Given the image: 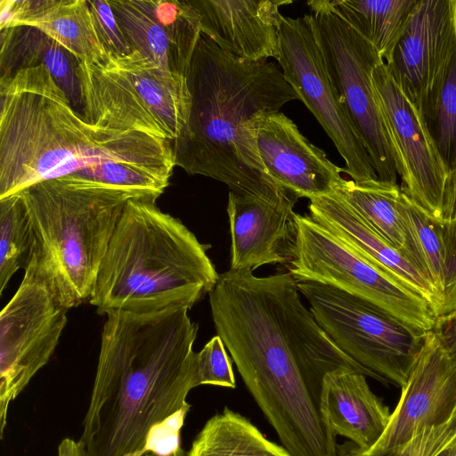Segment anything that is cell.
Segmentation results:
<instances>
[{"mask_svg": "<svg viewBox=\"0 0 456 456\" xmlns=\"http://www.w3.org/2000/svg\"><path fill=\"white\" fill-rule=\"evenodd\" d=\"M188 308L106 314L88 409L78 440L86 456L167 455L198 387V326Z\"/></svg>", "mask_w": 456, "mask_h": 456, "instance_id": "1", "label": "cell"}, {"mask_svg": "<svg viewBox=\"0 0 456 456\" xmlns=\"http://www.w3.org/2000/svg\"><path fill=\"white\" fill-rule=\"evenodd\" d=\"M208 295L217 335L277 432L295 431L317 419L322 383L330 372L351 370L387 382L331 341L289 272L258 277L229 269Z\"/></svg>", "mask_w": 456, "mask_h": 456, "instance_id": "2", "label": "cell"}, {"mask_svg": "<svg viewBox=\"0 0 456 456\" xmlns=\"http://www.w3.org/2000/svg\"><path fill=\"white\" fill-rule=\"evenodd\" d=\"M186 81L189 117L171 142L175 166L222 182L239 195L287 191L268 175L257 149L263 120L299 100L281 67L240 60L201 35Z\"/></svg>", "mask_w": 456, "mask_h": 456, "instance_id": "3", "label": "cell"}, {"mask_svg": "<svg viewBox=\"0 0 456 456\" xmlns=\"http://www.w3.org/2000/svg\"><path fill=\"white\" fill-rule=\"evenodd\" d=\"M0 199L104 161L175 167L171 142L86 121L43 66L0 77Z\"/></svg>", "mask_w": 456, "mask_h": 456, "instance_id": "4", "label": "cell"}, {"mask_svg": "<svg viewBox=\"0 0 456 456\" xmlns=\"http://www.w3.org/2000/svg\"><path fill=\"white\" fill-rule=\"evenodd\" d=\"M158 198L127 200L89 300L98 314L190 309L216 286L219 273L208 256L209 245L162 212Z\"/></svg>", "mask_w": 456, "mask_h": 456, "instance_id": "5", "label": "cell"}, {"mask_svg": "<svg viewBox=\"0 0 456 456\" xmlns=\"http://www.w3.org/2000/svg\"><path fill=\"white\" fill-rule=\"evenodd\" d=\"M19 193L35 235L31 260L52 295L67 310L89 302L127 200L144 193L69 175Z\"/></svg>", "mask_w": 456, "mask_h": 456, "instance_id": "6", "label": "cell"}, {"mask_svg": "<svg viewBox=\"0 0 456 456\" xmlns=\"http://www.w3.org/2000/svg\"><path fill=\"white\" fill-rule=\"evenodd\" d=\"M80 114L88 123L150 134L170 142L189 117L186 77L167 72L137 52L79 62Z\"/></svg>", "mask_w": 456, "mask_h": 456, "instance_id": "7", "label": "cell"}, {"mask_svg": "<svg viewBox=\"0 0 456 456\" xmlns=\"http://www.w3.org/2000/svg\"><path fill=\"white\" fill-rule=\"evenodd\" d=\"M314 29L339 101L379 180L396 183L399 165L372 84L384 62L378 50L332 6L307 2Z\"/></svg>", "mask_w": 456, "mask_h": 456, "instance_id": "8", "label": "cell"}, {"mask_svg": "<svg viewBox=\"0 0 456 456\" xmlns=\"http://www.w3.org/2000/svg\"><path fill=\"white\" fill-rule=\"evenodd\" d=\"M297 282L318 324L343 353L385 380L404 385L427 333L333 286Z\"/></svg>", "mask_w": 456, "mask_h": 456, "instance_id": "9", "label": "cell"}, {"mask_svg": "<svg viewBox=\"0 0 456 456\" xmlns=\"http://www.w3.org/2000/svg\"><path fill=\"white\" fill-rule=\"evenodd\" d=\"M297 228L289 273L297 281H316L339 289L389 313L411 328L434 330L431 305L401 281L349 248L309 215H296Z\"/></svg>", "mask_w": 456, "mask_h": 456, "instance_id": "10", "label": "cell"}, {"mask_svg": "<svg viewBox=\"0 0 456 456\" xmlns=\"http://www.w3.org/2000/svg\"><path fill=\"white\" fill-rule=\"evenodd\" d=\"M0 314V436L9 405L50 360L67 323L32 260Z\"/></svg>", "mask_w": 456, "mask_h": 456, "instance_id": "11", "label": "cell"}, {"mask_svg": "<svg viewBox=\"0 0 456 456\" xmlns=\"http://www.w3.org/2000/svg\"><path fill=\"white\" fill-rule=\"evenodd\" d=\"M285 80L330 138L351 180H378L370 158L351 125L329 75L310 13L282 17L277 59Z\"/></svg>", "mask_w": 456, "mask_h": 456, "instance_id": "12", "label": "cell"}, {"mask_svg": "<svg viewBox=\"0 0 456 456\" xmlns=\"http://www.w3.org/2000/svg\"><path fill=\"white\" fill-rule=\"evenodd\" d=\"M388 425L366 453H378L400 446L426 428L448 421L456 412V362L434 330L426 334L421 352Z\"/></svg>", "mask_w": 456, "mask_h": 456, "instance_id": "13", "label": "cell"}, {"mask_svg": "<svg viewBox=\"0 0 456 456\" xmlns=\"http://www.w3.org/2000/svg\"><path fill=\"white\" fill-rule=\"evenodd\" d=\"M372 84L398 161L401 187L438 218L447 175L416 109L394 82L385 62L374 69Z\"/></svg>", "mask_w": 456, "mask_h": 456, "instance_id": "14", "label": "cell"}, {"mask_svg": "<svg viewBox=\"0 0 456 456\" xmlns=\"http://www.w3.org/2000/svg\"><path fill=\"white\" fill-rule=\"evenodd\" d=\"M456 47V0H417L384 58L403 95L414 105L430 88Z\"/></svg>", "mask_w": 456, "mask_h": 456, "instance_id": "15", "label": "cell"}, {"mask_svg": "<svg viewBox=\"0 0 456 456\" xmlns=\"http://www.w3.org/2000/svg\"><path fill=\"white\" fill-rule=\"evenodd\" d=\"M288 191L272 196L228 194L230 270L252 271L267 264H289L297 244V201Z\"/></svg>", "mask_w": 456, "mask_h": 456, "instance_id": "16", "label": "cell"}, {"mask_svg": "<svg viewBox=\"0 0 456 456\" xmlns=\"http://www.w3.org/2000/svg\"><path fill=\"white\" fill-rule=\"evenodd\" d=\"M257 149L268 175L296 198L328 195L343 179V168L331 162L281 111L261 123Z\"/></svg>", "mask_w": 456, "mask_h": 456, "instance_id": "17", "label": "cell"}, {"mask_svg": "<svg viewBox=\"0 0 456 456\" xmlns=\"http://www.w3.org/2000/svg\"><path fill=\"white\" fill-rule=\"evenodd\" d=\"M201 34L224 52L246 61L277 60L282 15L291 0H190Z\"/></svg>", "mask_w": 456, "mask_h": 456, "instance_id": "18", "label": "cell"}, {"mask_svg": "<svg viewBox=\"0 0 456 456\" xmlns=\"http://www.w3.org/2000/svg\"><path fill=\"white\" fill-rule=\"evenodd\" d=\"M308 208L314 221L374 265L424 297L433 307L437 318L441 296L432 282L338 195L331 191L328 195L313 198Z\"/></svg>", "mask_w": 456, "mask_h": 456, "instance_id": "19", "label": "cell"}, {"mask_svg": "<svg viewBox=\"0 0 456 456\" xmlns=\"http://www.w3.org/2000/svg\"><path fill=\"white\" fill-rule=\"evenodd\" d=\"M319 408L333 434L348 438L362 452L378 442L391 416L389 408L371 391L366 376L345 369L324 377Z\"/></svg>", "mask_w": 456, "mask_h": 456, "instance_id": "20", "label": "cell"}, {"mask_svg": "<svg viewBox=\"0 0 456 456\" xmlns=\"http://www.w3.org/2000/svg\"><path fill=\"white\" fill-rule=\"evenodd\" d=\"M30 26L56 40L81 62L102 61L86 0H1L0 29Z\"/></svg>", "mask_w": 456, "mask_h": 456, "instance_id": "21", "label": "cell"}, {"mask_svg": "<svg viewBox=\"0 0 456 456\" xmlns=\"http://www.w3.org/2000/svg\"><path fill=\"white\" fill-rule=\"evenodd\" d=\"M1 30L0 77L15 71L45 67L80 113L77 67L80 61L56 40L30 26Z\"/></svg>", "mask_w": 456, "mask_h": 456, "instance_id": "22", "label": "cell"}, {"mask_svg": "<svg viewBox=\"0 0 456 456\" xmlns=\"http://www.w3.org/2000/svg\"><path fill=\"white\" fill-rule=\"evenodd\" d=\"M332 191L427 277L402 213L403 189L397 183L379 179L356 183L343 178Z\"/></svg>", "mask_w": 456, "mask_h": 456, "instance_id": "23", "label": "cell"}, {"mask_svg": "<svg viewBox=\"0 0 456 456\" xmlns=\"http://www.w3.org/2000/svg\"><path fill=\"white\" fill-rule=\"evenodd\" d=\"M446 173L456 169V47L430 88L414 105Z\"/></svg>", "mask_w": 456, "mask_h": 456, "instance_id": "24", "label": "cell"}, {"mask_svg": "<svg viewBox=\"0 0 456 456\" xmlns=\"http://www.w3.org/2000/svg\"><path fill=\"white\" fill-rule=\"evenodd\" d=\"M186 456H292L248 419L225 407L198 433Z\"/></svg>", "mask_w": 456, "mask_h": 456, "instance_id": "25", "label": "cell"}, {"mask_svg": "<svg viewBox=\"0 0 456 456\" xmlns=\"http://www.w3.org/2000/svg\"><path fill=\"white\" fill-rule=\"evenodd\" d=\"M132 52L139 53L161 69L186 77L190 68L161 27L136 2L109 1Z\"/></svg>", "mask_w": 456, "mask_h": 456, "instance_id": "26", "label": "cell"}, {"mask_svg": "<svg viewBox=\"0 0 456 456\" xmlns=\"http://www.w3.org/2000/svg\"><path fill=\"white\" fill-rule=\"evenodd\" d=\"M417 0H330L338 12L384 58Z\"/></svg>", "mask_w": 456, "mask_h": 456, "instance_id": "27", "label": "cell"}, {"mask_svg": "<svg viewBox=\"0 0 456 456\" xmlns=\"http://www.w3.org/2000/svg\"><path fill=\"white\" fill-rule=\"evenodd\" d=\"M34 248L32 223L20 194L0 199V295L12 276L27 268Z\"/></svg>", "mask_w": 456, "mask_h": 456, "instance_id": "28", "label": "cell"}, {"mask_svg": "<svg viewBox=\"0 0 456 456\" xmlns=\"http://www.w3.org/2000/svg\"><path fill=\"white\" fill-rule=\"evenodd\" d=\"M174 167L104 161L69 176L159 197L168 186Z\"/></svg>", "mask_w": 456, "mask_h": 456, "instance_id": "29", "label": "cell"}, {"mask_svg": "<svg viewBox=\"0 0 456 456\" xmlns=\"http://www.w3.org/2000/svg\"><path fill=\"white\" fill-rule=\"evenodd\" d=\"M161 27L182 58L191 64L201 37L200 19L190 0H136Z\"/></svg>", "mask_w": 456, "mask_h": 456, "instance_id": "30", "label": "cell"}, {"mask_svg": "<svg viewBox=\"0 0 456 456\" xmlns=\"http://www.w3.org/2000/svg\"><path fill=\"white\" fill-rule=\"evenodd\" d=\"M401 209L426 275L442 299L443 249L434 216L413 201L403 190Z\"/></svg>", "mask_w": 456, "mask_h": 456, "instance_id": "31", "label": "cell"}, {"mask_svg": "<svg viewBox=\"0 0 456 456\" xmlns=\"http://www.w3.org/2000/svg\"><path fill=\"white\" fill-rule=\"evenodd\" d=\"M456 441V412L445 423L424 428L407 443L378 453L363 452L353 442L337 446V456H438Z\"/></svg>", "mask_w": 456, "mask_h": 456, "instance_id": "32", "label": "cell"}, {"mask_svg": "<svg viewBox=\"0 0 456 456\" xmlns=\"http://www.w3.org/2000/svg\"><path fill=\"white\" fill-rule=\"evenodd\" d=\"M197 386L212 385L234 388L236 386L231 360L222 338L213 337L197 353Z\"/></svg>", "mask_w": 456, "mask_h": 456, "instance_id": "33", "label": "cell"}, {"mask_svg": "<svg viewBox=\"0 0 456 456\" xmlns=\"http://www.w3.org/2000/svg\"><path fill=\"white\" fill-rule=\"evenodd\" d=\"M443 249V288L438 316L456 311V218H435Z\"/></svg>", "mask_w": 456, "mask_h": 456, "instance_id": "34", "label": "cell"}, {"mask_svg": "<svg viewBox=\"0 0 456 456\" xmlns=\"http://www.w3.org/2000/svg\"><path fill=\"white\" fill-rule=\"evenodd\" d=\"M94 29L106 54L128 55L132 53L109 1L86 0Z\"/></svg>", "mask_w": 456, "mask_h": 456, "instance_id": "35", "label": "cell"}, {"mask_svg": "<svg viewBox=\"0 0 456 456\" xmlns=\"http://www.w3.org/2000/svg\"><path fill=\"white\" fill-rule=\"evenodd\" d=\"M434 331L456 362V311L436 318Z\"/></svg>", "mask_w": 456, "mask_h": 456, "instance_id": "36", "label": "cell"}, {"mask_svg": "<svg viewBox=\"0 0 456 456\" xmlns=\"http://www.w3.org/2000/svg\"><path fill=\"white\" fill-rule=\"evenodd\" d=\"M456 218V169L447 175L438 218L439 220H452Z\"/></svg>", "mask_w": 456, "mask_h": 456, "instance_id": "37", "label": "cell"}, {"mask_svg": "<svg viewBox=\"0 0 456 456\" xmlns=\"http://www.w3.org/2000/svg\"><path fill=\"white\" fill-rule=\"evenodd\" d=\"M142 456H186V452L182 449V447H180L174 452L169 453L167 455H161V454H157V453H153V452H147V453L143 454Z\"/></svg>", "mask_w": 456, "mask_h": 456, "instance_id": "38", "label": "cell"}, {"mask_svg": "<svg viewBox=\"0 0 456 456\" xmlns=\"http://www.w3.org/2000/svg\"><path fill=\"white\" fill-rule=\"evenodd\" d=\"M447 456H456V441L455 443L446 451Z\"/></svg>", "mask_w": 456, "mask_h": 456, "instance_id": "39", "label": "cell"}, {"mask_svg": "<svg viewBox=\"0 0 456 456\" xmlns=\"http://www.w3.org/2000/svg\"><path fill=\"white\" fill-rule=\"evenodd\" d=\"M446 451H447V450H446ZM446 451H445V452H444L443 453H441V454H440V455H438V456H447V454H446Z\"/></svg>", "mask_w": 456, "mask_h": 456, "instance_id": "40", "label": "cell"}]
</instances>
